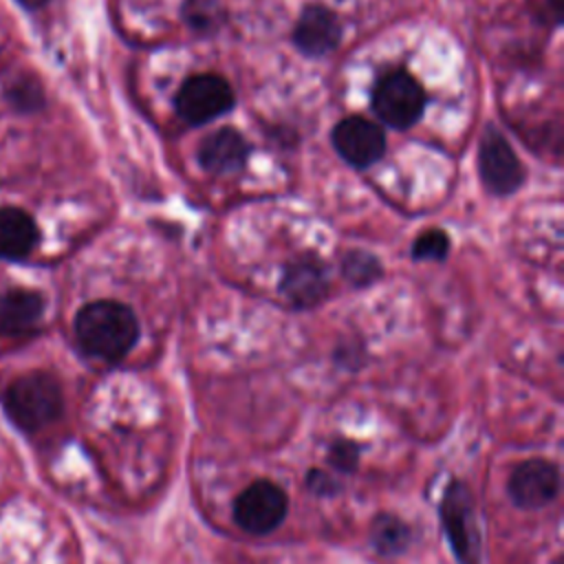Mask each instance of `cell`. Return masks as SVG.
Segmentation results:
<instances>
[{
    "label": "cell",
    "instance_id": "6da1fadb",
    "mask_svg": "<svg viewBox=\"0 0 564 564\" xmlns=\"http://www.w3.org/2000/svg\"><path fill=\"white\" fill-rule=\"evenodd\" d=\"M75 337L86 355L119 361L137 344L139 322L130 306L115 300H97L75 315Z\"/></svg>",
    "mask_w": 564,
    "mask_h": 564
},
{
    "label": "cell",
    "instance_id": "7a4b0ae2",
    "mask_svg": "<svg viewBox=\"0 0 564 564\" xmlns=\"http://www.w3.org/2000/svg\"><path fill=\"white\" fill-rule=\"evenodd\" d=\"M62 388L48 372L35 370L11 381L4 394V408L11 421L26 432H35L62 414Z\"/></svg>",
    "mask_w": 564,
    "mask_h": 564
},
{
    "label": "cell",
    "instance_id": "3957f363",
    "mask_svg": "<svg viewBox=\"0 0 564 564\" xmlns=\"http://www.w3.org/2000/svg\"><path fill=\"white\" fill-rule=\"evenodd\" d=\"M438 516L458 564H480V529L476 505L465 482L452 480L447 485L438 505Z\"/></svg>",
    "mask_w": 564,
    "mask_h": 564
},
{
    "label": "cell",
    "instance_id": "277c9868",
    "mask_svg": "<svg viewBox=\"0 0 564 564\" xmlns=\"http://www.w3.org/2000/svg\"><path fill=\"white\" fill-rule=\"evenodd\" d=\"M425 90L403 68L390 70L372 88L375 115L394 130H408L414 126L425 110Z\"/></svg>",
    "mask_w": 564,
    "mask_h": 564
},
{
    "label": "cell",
    "instance_id": "5b68a950",
    "mask_svg": "<svg viewBox=\"0 0 564 564\" xmlns=\"http://www.w3.org/2000/svg\"><path fill=\"white\" fill-rule=\"evenodd\" d=\"M289 511L284 489L271 480H256L245 487L234 500L236 524L251 535H267L275 531Z\"/></svg>",
    "mask_w": 564,
    "mask_h": 564
},
{
    "label": "cell",
    "instance_id": "8992f818",
    "mask_svg": "<svg viewBox=\"0 0 564 564\" xmlns=\"http://www.w3.org/2000/svg\"><path fill=\"white\" fill-rule=\"evenodd\" d=\"M234 90L229 82L214 73L187 77L176 93V112L192 126L209 123L212 119L234 108Z\"/></svg>",
    "mask_w": 564,
    "mask_h": 564
},
{
    "label": "cell",
    "instance_id": "52a82bcc",
    "mask_svg": "<svg viewBox=\"0 0 564 564\" xmlns=\"http://www.w3.org/2000/svg\"><path fill=\"white\" fill-rule=\"evenodd\" d=\"M478 172L485 187L496 196H509L524 183V167L505 134L487 126L478 148Z\"/></svg>",
    "mask_w": 564,
    "mask_h": 564
},
{
    "label": "cell",
    "instance_id": "ba28073f",
    "mask_svg": "<svg viewBox=\"0 0 564 564\" xmlns=\"http://www.w3.org/2000/svg\"><path fill=\"white\" fill-rule=\"evenodd\" d=\"M507 491L516 507L542 509L560 494V469L551 460L529 458L513 467Z\"/></svg>",
    "mask_w": 564,
    "mask_h": 564
},
{
    "label": "cell",
    "instance_id": "9c48e42d",
    "mask_svg": "<svg viewBox=\"0 0 564 564\" xmlns=\"http://www.w3.org/2000/svg\"><path fill=\"white\" fill-rule=\"evenodd\" d=\"M330 141L335 152L357 170L370 167L386 154V137L381 128L364 117L341 119L333 128Z\"/></svg>",
    "mask_w": 564,
    "mask_h": 564
},
{
    "label": "cell",
    "instance_id": "30bf717a",
    "mask_svg": "<svg viewBox=\"0 0 564 564\" xmlns=\"http://www.w3.org/2000/svg\"><path fill=\"white\" fill-rule=\"evenodd\" d=\"M280 293L295 308H313L328 293V275L317 258H297L284 267Z\"/></svg>",
    "mask_w": 564,
    "mask_h": 564
},
{
    "label": "cell",
    "instance_id": "8fae6325",
    "mask_svg": "<svg viewBox=\"0 0 564 564\" xmlns=\"http://www.w3.org/2000/svg\"><path fill=\"white\" fill-rule=\"evenodd\" d=\"M339 40L341 26L337 15L324 4H306L293 29V42L297 51L308 57H322L330 53Z\"/></svg>",
    "mask_w": 564,
    "mask_h": 564
},
{
    "label": "cell",
    "instance_id": "7c38bea8",
    "mask_svg": "<svg viewBox=\"0 0 564 564\" xmlns=\"http://www.w3.org/2000/svg\"><path fill=\"white\" fill-rule=\"evenodd\" d=\"M249 159V143L236 128H218L198 145V163L212 174H234Z\"/></svg>",
    "mask_w": 564,
    "mask_h": 564
},
{
    "label": "cell",
    "instance_id": "4fadbf2b",
    "mask_svg": "<svg viewBox=\"0 0 564 564\" xmlns=\"http://www.w3.org/2000/svg\"><path fill=\"white\" fill-rule=\"evenodd\" d=\"M44 311L40 293L13 289L0 293V335H24L31 330Z\"/></svg>",
    "mask_w": 564,
    "mask_h": 564
},
{
    "label": "cell",
    "instance_id": "5bb4252c",
    "mask_svg": "<svg viewBox=\"0 0 564 564\" xmlns=\"http://www.w3.org/2000/svg\"><path fill=\"white\" fill-rule=\"evenodd\" d=\"M37 242L33 218L18 207H0V258L20 260L31 253Z\"/></svg>",
    "mask_w": 564,
    "mask_h": 564
},
{
    "label": "cell",
    "instance_id": "9a60e30c",
    "mask_svg": "<svg viewBox=\"0 0 564 564\" xmlns=\"http://www.w3.org/2000/svg\"><path fill=\"white\" fill-rule=\"evenodd\" d=\"M410 527L392 513H379L370 522V542L377 553L386 557L401 555L410 546Z\"/></svg>",
    "mask_w": 564,
    "mask_h": 564
},
{
    "label": "cell",
    "instance_id": "2e32d148",
    "mask_svg": "<svg viewBox=\"0 0 564 564\" xmlns=\"http://www.w3.org/2000/svg\"><path fill=\"white\" fill-rule=\"evenodd\" d=\"M341 273L352 286L361 289V286L377 282L383 275V269H381V262L372 253L352 249L341 260Z\"/></svg>",
    "mask_w": 564,
    "mask_h": 564
},
{
    "label": "cell",
    "instance_id": "e0dca14e",
    "mask_svg": "<svg viewBox=\"0 0 564 564\" xmlns=\"http://www.w3.org/2000/svg\"><path fill=\"white\" fill-rule=\"evenodd\" d=\"M449 251V238L443 229H427L419 234L412 245L414 260H443Z\"/></svg>",
    "mask_w": 564,
    "mask_h": 564
},
{
    "label": "cell",
    "instance_id": "ac0fdd59",
    "mask_svg": "<svg viewBox=\"0 0 564 564\" xmlns=\"http://www.w3.org/2000/svg\"><path fill=\"white\" fill-rule=\"evenodd\" d=\"M185 18L192 29L212 31L220 22L223 9L216 4V0H187Z\"/></svg>",
    "mask_w": 564,
    "mask_h": 564
},
{
    "label": "cell",
    "instance_id": "d6986e66",
    "mask_svg": "<svg viewBox=\"0 0 564 564\" xmlns=\"http://www.w3.org/2000/svg\"><path fill=\"white\" fill-rule=\"evenodd\" d=\"M328 463L337 471H341V474L355 471V467L359 463V447H357V443H352L348 438L333 441L330 447H328Z\"/></svg>",
    "mask_w": 564,
    "mask_h": 564
},
{
    "label": "cell",
    "instance_id": "ffe728a7",
    "mask_svg": "<svg viewBox=\"0 0 564 564\" xmlns=\"http://www.w3.org/2000/svg\"><path fill=\"white\" fill-rule=\"evenodd\" d=\"M306 487L315 494V496H333L339 491V482L335 480V476L319 471V469H311L306 476Z\"/></svg>",
    "mask_w": 564,
    "mask_h": 564
},
{
    "label": "cell",
    "instance_id": "44dd1931",
    "mask_svg": "<svg viewBox=\"0 0 564 564\" xmlns=\"http://www.w3.org/2000/svg\"><path fill=\"white\" fill-rule=\"evenodd\" d=\"M20 4H24V7H29V9H37V7H42L46 0H18Z\"/></svg>",
    "mask_w": 564,
    "mask_h": 564
}]
</instances>
